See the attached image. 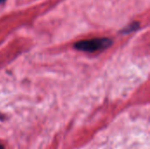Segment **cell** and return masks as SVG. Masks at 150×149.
<instances>
[{"label":"cell","mask_w":150,"mask_h":149,"mask_svg":"<svg viewBox=\"0 0 150 149\" xmlns=\"http://www.w3.org/2000/svg\"><path fill=\"white\" fill-rule=\"evenodd\" d=\"M112 44V40L108 38H94L91 40L77 41L75 44V47L79 51L93 53V52L104 50L109 47Z\"/></svg>","instance_id":"obj_1"},{"label":"cell","mask_w":150,"mask_h":149,"mask_svg":"<svg viewBox=\"0 0 150 149\" xmlns=\"http://www.w3.org/2000/svg\"><path fill=\"white\" fill-rule=\"evenodd\" d=\"M138 27H139V24L138 23H133L130 25H127V27H125L123 30H121V32H123V33H129V32H131L133 31L137 30Z\"/></svg>","instance_id":"obj_2"},{"label":"cell","mask_w":150,"mask_h":149,"mask_svg":"<svg viewBox=\"0 0 150 149\" xmlns=\"http://www.w3.org/2000/svg\"><path fill=\"white\" fill-rule=\"evenodd\" d=\"M0 149H4V147L2 146V145H0Z\"/></svg>","instance_id":"obj_3"},{"label":"cell","mask_w":150,"mask_h":149,"mask_svg":"<svg viewBox=\"0 0 150 149\" xmlns=\"http://www.w3.org/2000/svg\"><path fill=\"white\" fill-rule=\"evenodd\" d=\"M2 119H3V116H2V115L0 114V120H2Z\"/></svg>","instance_id":"obj_4"},{"label":"cell","mask_w":150,"mask_h":149,"mask_svg":"<svg viewBox=\"0 0 150 149\" xmlns=\"http://www.w3.org/2000/svg\"><path fill=\"white\" fill-rule=\"evenodd\" d=\"M4 0H0V3H2V2H4Z\"/></svg>","instance_id":"obj_5"}]
</instances>
